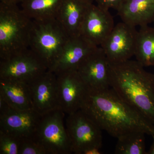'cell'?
Instances as JSON below:
<instances>
[{"label": "cell", "mask_w": 154, "mask_h": 154, "mask_svg": "<svg viewBox=\"0 0 154 154\" xmlns=\"http://www.w3.org/2000/svg\"><path fill=\"white\" fill-rule=\"evenodd\" d=\"M80 109L102 131L116 138L135 131L154 135V125L122 100L112 88L87 87Z\"/></svg>", "instance_id": "1"}, {"label": "cell", "mask_w": 154, "mask_h": 154, "mask_svg": "<svg viewBox=\"0 0 154 154\" xmlns=\"http://www.w3.org/2000/svg\"><path fill=\"white\" fill-rule=\"evenodd\" d=\"M110 63V88L154 125V75L137 60Z\"/></svg>", "instance_id": "2"}, {"label": "cell", "mask_w": 154, "mask_h": 154, "mask_svg": "<svg viewBox=\"0 0 154 154\" xmlns=\"http://www.w3.org/2000/svg\"><path fill=\"white\" fill-rule=\"evenodd\" d=\"M33 24L18 5L0 3V60L30 48Z\"/></svg>", "instance_id": "3"}, {"label": "cell", "mask_w": 154, "mask_h": 154, "mask_svg": "<svg viewBox=\"0 0 154 154\" xmlns=\"http://www.w3.org/2000/svg\"><path fill=\"white\" fill-rule=\"evenodd\" d=\"M69 38L56 19L33 20L30 48L49 70L60 55Z\"/></svg>", "instance_id": "4"}, {"label": "cell", "mask_w": 154, "mask_h": 154, "mask_svg": "<svg viewBox=\"0 0 154 154\" xmlns=\"http://www.w3.org/2000/svg\"><path fill=\"white\" fill-rule=\"evenodd\" d=\"M66 128L72 153L84 154L102 146V130L83 110L68 115Z\"/></svg>", "instance_id": "5"}, {"label": "cell", "mask_w": 154, "mask_h": 154, "mask_svg": "<svg viewBox=\"0 0 154 154\" xmlns=\"http://www.w3.org/2000/svg\"><path fill=\"white\" fill-rule=\"evenodd\" d=\"M65 114L59 108L42 116L34 137L46 154L72 153L64 124Z\"/></svg>", "instance_id": "6"}, {"label": "cell", "mask_w": 154, "mask_h": 154, "mask_svg": "<svg viewBox=\"0 0 154 154\" xmlns=\"http://www.w3.org/2000/svg\"><path fill=\"white\" fill-rule=\"evenodd\" d=\"M48 70L45 63L29 48L19 54L0 60V79L29 83Z\"/></svg>", "instance_id": "7"}, {"label": "cell", "mask_w": 154, "mask_h": 154, "mask_svg": "<svg viewBox=\"0 0 154 154\" xmlns=\"http://www.w3.org/2000/svg\"><path fill=\"white\" fill-rule=\"evenodd\" d=\"M138 30L136 27L122 22L114 26L99 47L109 63H119L129 60L134 55Z\"/></svg>", "instance_id": "8"}, {"label": "cell", "mask_w": 154, "mask_h": 154, "mask_svg": "<svg viewBox=\"0 0 154 154\" xmlns=\"http://www.w3.org/2000/svg\"><path fill=\"white\" fill-rule=\"evenodd\" d=\"M28 84L33 110L42 116L60 108L55 73L48 70Z\"/></svg>", "instance_id": "9"}, {"label": "cell", "mask_w": 154, "mask_h": 154, "mask_svg": "<svg viewBox=\"0 0 154 154\" xmlns=\"http://www.w3.org/2000/svg\"><path fill=\"white\" fill-rule=\"evenodd\" d=\"M60 107L65 113H74L81 108L87 86L77 70L56 74Z\"/></svg>", "instance_id": "10"}, {"label": "cell", "mask_w": 154, "mask_h": 154, "mask_svg": "<svg viewBox=\"0 0 154 154\" xmlns=\"http://www.w3.org/2000/svg\"><path fill=\"white\" fill-rule=\"evenodd\" d=\"M42 116L33 109L19 110L10 107L0 112V131L21 139L32 137Z\"/></svg>", "instance_id": "11"}, {"label": "cell", "mask_w": 154, "mask_h": 154, "mask_svg": "<svg viewBox=\"0 0 154 154\" xmlns=\"http://www.w3.org/2000/svg\"><path fill=\"white\" fill-rule=\"evenodd\" d=\"M114 21L109 10L94 4L88 5L81 35L99 47L114 28Z\"/></svg>", "instance_id": "12"}, {"label": "cell", "mask_w": 154, "mask_h": 154, "mask_svg": "<svg viewBox=\"0 0 154 154\" xmlns=\"http://www.w3.org/2000/svg\"><path fill=\"white\" fill-rule=\"evenodd\" d=\"M98 47L81 35L69 37L49 70L56 74L67 71L77 70L83 61Z\"/></svg>", "instance_id": "13"}, {"label": "cell", "mask_w": 154, "mask_h": 154, "mask_svg": "<svg viewBox=\"0 0 154 154\" xmlns=\"http://www.w3.org/2000/svg\"><path fill=\"white\" fill-rule=\"evenodd\" d=\"M109 61L104 51L98 47L80 64L77 71L89 88H110Z\"/></svg>", "instance_id": "14"}, {"label": "cell", "mask_w": 154, "mask_h": 154, "mask_svg": "<svg viewBox=\"0 0 154 154\" xmlns=\"http://www.w3.org/2000/svg\"><path fill=\"white\" fill-rule=\"evenodd\" d=\"M81 0H63L57 21L69 37L81 35L88 5Z\"/></svg>", "instance_id": "15"}, {"label": "cell", "mask_w": 154, "mask_h": 154, "mask_svg": "<svg viewBox=\"0 0 154 154\" xmlns=\"http://www.w3.org/2000/svg\"><path fill=\"white\" fill-rule=\"evenodd\" d=\"M116 11L125 23L135 27L148 25L153 22L154 0H125Z\"/></svg>", "instance_id": "16"}, {"label": "cell", "mask_w": 154, "mask_h": 154, "mask_svg": "<svg viewBox=\"0 0 154 154\" xmlns=\"http://www.w3.org/2000/svg\"><path fill=\"white\" fill-rule=\"evenodd\" d=\"M0 96L14 109H33L30 86L26 82L0 79Z\"/></svg>", "instance_id": "17"}, {"label": "cell", "mask_w": 154, "mask_h": 154, "mask_svg": "<svg viewBox=\"0 0 154 154\" xmlns=\"http://www.w3.org/2000/svg\"><path fill=\"white\" fill-rule=\"evenodd\" d=\"M63 0H23L21 4L23 12L34 21L56 19Z\"/></svg>", "instance_id": "18"}, {"label": "cell", "mask_w": 154, "mask_h": 154, "mask_svg": "<svg viewBox=\"0 0 154 154\" xmlns=\"http://www.w3.org/2000/svg\"><path fill=\"white\" fill-rule=\"evenodd\" d=\"M134 56L143 67L154 66V27L145 25L138 30Z\"/></svg>", "instance_id": "19"}, {"label": "cell", "mask_w": 154, "mask_h": 154, "mask_svg": "<svg viewBox=\"0 0 154 154\" xmlns=\"http://www.w3.org/2000/svg\"><path fill=\"white\" fill-rule=\"evenodd\" d=\"M146 134L142 131L129 133L117 138L116 154H146Z\"/></svg>", "instance_id": "20"}, {"label": "cell", "mask_w": 154, "mask_h": 154, "mask_svg": "<svg viewBox=\"0 0 154 154\" xmlns=\"http://www.w3.org/2000/svg\"><path fill=\"white\" fill-rule=\"evenodd\" d=\"M21 139L0 131V154H19Z\"/></svg>", "instance_id": "21"}, {"label": "cell", "mask_w": 154, "mask_h": 154, "mask_svg": "<svg viewBox=\"0 0 154 154\" xmlns=\"http://www.w3.org/2000/svg\"><path fill=\"white\" fill-rule=\"evenodd\" d=\"M19 154H46L45 150L35 137L21 139Z\"/></svg>", "instance_id": "22"}, {"label": "cell", "mask_w": 154, "mask_h": 154, "mask_svg": "<svg viewBox=\"0 0 154 154\" xmlns=\"http://www.w3.org/2000/svg\"><path fill=\"white\" fill-rule=\"evenodd\" d=\"M125 0H96L97 5L101 8L109 10L110 9L117 10Z\"/></svg>", "instance_id": "23"}, {"label": "cell", "mask_w": 154, "mask_h": 154, "mask_svg": "<svg viewBox=\"0 0 154 154\" xmlns=\"http://www.w3.org/2000/svg\"><path fill=\"white\" fill-rule=\"evenodd\" d=\"M23 0H0V3L8 5H18Z\"/></svg>", "instance_id": "24"}, {"label": "cell", "mask_w": 154, "mask_h": 154, "mask_svg": "<svg viewBox=\"0 0 154 154\" xmlns=\"http://www.w3.org/2000/svg\"><path fill=\"white\" fill-rule=\"evenodd\" d=\"M152 137L153 138L152 142L148 151L147 152L146 154H154V135Z\"/></svg>", "instance_id": "25"}, {"label": "cell", "mask_w": 154, "mask_h": 154, "mask_svg": "<svg viewBox=\"0 0 154 154\" xmlns=\"http://www.w3.org/2000/svg\"><path fill=\"white\" fill-rule=\"evenodd\" d=\"M81 1L87 4H94V2H96V0H81Z\"/></svg>", "instance_id": "26"}, {"label": "cell", "mask_w": 154, "mask_h": 154, "mask_svg": "<svg viewBox=\"0 0 154 154\" xmlns=\"http://www.w3.org/2000/svg\"><path fill=\"white\" fill-rule=\"evenodd\" d=\"M153 23H154V20H153Z\"/></svg>", "instance_id": "27"}, {"label": "cell", "mask_w": 154, "mask_h": 154, "mask_svg": "<svg viewBox=\"0 0 154 154\" xmlns=\"http://www.w3.org/2000/svg\"><path fill=\"white\" fill-rule=\"evenodd\" d=\"M153 74H154V73H153Z\"/></svg>", "instance_id": "28"}]
</instances>
